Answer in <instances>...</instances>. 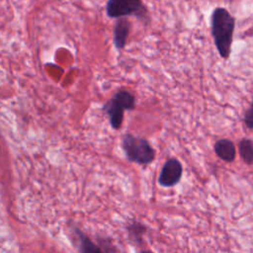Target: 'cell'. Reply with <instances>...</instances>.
I'll return each instance as SVG.
<instances>
[{
  "instance_id": "3",
  "label": "cell",
  "mask_w": 253,
  "mask_h": 253,
  "mask_svg": "<svg viewBox=\"0 0 253 253\" xmlns=\"http://www.w3.org/2000/svg\"><path fill=\"white\" fill-rule=\"evenodd\" d=\"M122 146L127 159L131 162L148 165L155 158V150L149 142L145 138L135 136L131 133H126L123 136Z\"/></svg>"
},
{
  "instance_id": "1",
  "label": "cell",
  "mask_w": 253,
  "mask_h": 253,
  "mask_svg": "<svg viewBox=\"0 0 253 253\" xmlns=\"http://www.w3.org/2000/svg\"><path fill=\"white\" fill-rule=\"evenodd\" d=\"M235 19L225 9L215 8L211 16V31L215 47L224 59H227L231 52Z\"/></svg>"
},
{
  "instance_id": "5",
  "label": "cell",
  "mask_w": 253,
  "mask_h": 253,
  "mask_svg": "<svg viewBox=\"0 0 253 253\" xmlns=\"http://www.w3.org/2000/svg\"><path fill=\"white\" fill-rule=\"evenodd\" d=\"M183 173V167L179 160L175 158L168 159L160 172L158 182L163 187H172L179 183Z\"/></svg>"
},
{
  "instance_id": "7",
  "label": "cell",
  "mask_w": 253,
  "mask_h": 253,
  "mask_svg": "<svg viewBox=\"0 0 253 253\" xmlns=\"http://www.w3.org/2000/svg\"><path fill=\"white\" fill-rule=\"evenodd\" d=\"M214 152L215 154L223 161L225 162H232L235 159L236 150L234 143L227 139V138H221L215 141L214 143Z\"/></svg>"
},
{
  "instance_id": "9",
  "label": "cell",
  "mask_w": 253,
  "mask_h": 253,
  "mask_svg": "<svg viewBox=\"0 0 253 253\" xmlns=\"http://www.w3.org/2000/svg\"><path fill=\"white\" fill-rule=\"evenodd\" d=\"M238 148L242 160L248 165H253V140L249 138L241 139Z\"/></svg>"
},
{
  "instance_id": "4",
  "label": "cell",
  "mask_w": 253,
  "mask_h": 253,
  "mask_svg": "<svg viewBox=\"0 0 253 253\" xmlns=\"http://www.w3.org/2000/svg\"><path fill=\"white\" fill-rule=\"evenodd\" d=\"M106 13L115 19L133 16L145 23L149 21L148 9L141 0H108Z\"/></svg>"
},
{
  "instance_id": "12",
  "label": "cell",
  "mask_w": 253,
  "mask_h": 253,
  "mask_svg": "<svg viewBox=\"0 0 253 253\" xmlns=\"http://www.w3.org/2000/svg\"><path fill=\"white\" fill-rule=\"evenodd\" d=\"M139 253H152V252L149 250H144V251H140Z\"/></svg>"
},
{
  "instance_id": "10",
  "label": "cell",
  "mask_w": 253,
  "mask_h": 253,
  "mask_svg": "<svg viewBox=\"0 0 253 253\" xmlns=\"http://www.w3.org/2000/svg\"><path fill=\"white\" fill-rule=\"evenodd\" d=\"M144 231H145V227H144L142 224H140L139 222L132 223V224H130V225L128 226V232H129V234H130L132 237L134 236L135 238L139 237Z\"/></svg>"
},
{
  "instance_id": "2",
  "label": "cell",
  "mask_w": 253,
  "mask_h": 253,
  "mask_svg": "<svg viewBox=\"0 0 253 253\" xmlns=\"http://www.w3.org/2000/svg\"><path fill=\"white\" fill-rule=\"evenodd\" d=\"M135 97L126 89L117 91L112 98L103 106V111L108 115L111 126L114 129L121 128L124 121V113L133 110Z\"/></svg>"
},
{
  "instance_id": "8",
  "label": "cell",
  "mask_w": 253,
  "mask_h": 253,
  "mask_svg": "<svg viewBox=\"0 0 253 253\" xmlns=\"http://www.w3.org/2000/svg\"><path fill=\"white\" fill-rule=\"evenodd\" d=\"M75 233L78 239V247L81 253H104V251L80 229L76 228Z\"/></svg>"
},
{
  "instance_id": "6",
  "label": "cell",
  "mask_w": 253,
  "mask_h": 253,
  "mask_svg": "<svg viewBox=\"0 0 253 253\" xmlns=\"http://www.w3.org/2000/svg\"><path fill=\"white\" fill-rule=\"evenodd\" d=\"M130 23L126 18H119L114 27V44L117 49H123L129 35Z\"/></svg>"
},
{
  "instance_id": "11",
  "label": "cell",
  "mask_w": 253,
  "mask_h": 253,
  "mask_svg": "<svg viewBox=\"0 0 253 253\" xmlns=\"http://www.w3.org/2000/svg\"><path fill=\"white\" fill-rule=\"evenodd\" d=\"M244 123L248 128L253 129V102L251 104V107L246 111L244 115Z\"/></svg>"
}]
</instances>
